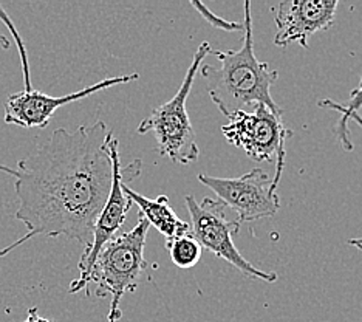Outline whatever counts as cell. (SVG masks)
Returning <instances> with one entry per match:
<instances>
[{"label": "cell", "mask_w": 362, "mask_h": 322, "mask_svg": "<svg viewBox=\"0 0 362 322\" xmlns=\"http://www.w3.org/2000/svg\"><path fill=\"white\" fill-rule=\"evenodd\" d=\"M104 121L73 130L56 129L50 139L11 169L19 208L14 219L25 223L27 234L5 248L0 258L36 236L67 237L84 250L93 241L113 180V164L105 147L109 135Z\"/></svg>", "instance_id": "1"}, {"label": "cell", "mask_w": 362, "mask_h": 322, "mask_svg": "<svg viewBox=\"0 0 362 322\" xmlns=\"http://www.w3.org/2000/svg\"><path fill=\"white\" fill-rule=\"evenodd\" d=\"M243 44L238 50H226L214 54L220 67L203 65L202 76L208 84L212 103L228 118L235 112H251L257 105H265L271 112L284 113L271 95V87L279 79V71L254 54V35L251 4L245 2Z\"/></svg>", "instance_id": "2"}, {"label": "cell", "mask_w": 362, "mask_h": 322, "mask_svg": "<svg viewBox=\"0 0 362 322\" xmlns=\"http://www.w3.org/2000/svg\"><path fill=\"white\" fill-rule=\"evenodd\" d=\"M211 52L212 47L209 42H202L199 45L178 92L168 103L155 107L149 117L139 122L136 129L139 135L152 134L158 147V154L166 156L172 163L189 164L199 160L200 156V147L197 143L191 120H189L186 103L197 74H200L203 61Z\"/></svg>", "instance_id": "3"}, {"label": "cell", "mask_w": 362, "mask_h": 322, "mask_svg": "<svg viewBox=\"0 0 362 322\" xmlns=\"http://www.w3.org/2000/svg\"><path fill=\"white\" fill-rule=\"evenodd\" d=\"M149 228V222L138 216V223L129 233L117 236L103 248L92 268L90 282L96 284V296L112 297L107 316L109 322H118L122 318L121 299L135 290L147 267L144 248Z\"/></svg>", "instance_id": "4"}, {"label": "cell", "mask_w": 362, "mask_h": 322, "mask_svg": "<svg viewBox=\"0 0 362 322\" xmlns=\"http://www.w3.org/2000/svg\"><path fill=\"white\" fill-rule=\"evenodd\" d=\"M186 208L191 216V234L202 250L216 254L221 260H226L235 267L242 275L260 279L263 282H277V272L263 271L243 258L234 243V236L240 233L242 222L235 214L217 198L204 197L202 203L194 195H186Z\"/></svg>", "instance_id": "5"}, {"label": "cell", "mask_w": 362, "mask_h": 322, "mask_svg": "<svg viewBox=\"0 0 362 322\" xmlns=\"http://www.w3.org/2000/svg\"><path fill=\"white\" fill-rule=\"evenodd\" d=\"M105 147L109 152L112 164H113V180L110 194L107 197V202L101 211L98 220L95 223L93 231V241L90 248L84 250L79 260V277L73 280L69 288V293H79L81 290H86V294L90 296L88 284H90V275H92V268L98 259V255L103 251V248L112 242L117 237L118 231L124 225L127 219V214L132 208L134 202L130 200L129 195L124 192V185L129 181H134L141 176L143 161L134 160L127 166H122L119 160L118 152V139L110 130L109 135L105 138Z\"/></svg>", "instance_id": "6"}, {"label": "cell", "mask_w": 362, "mask_h": 322, "mask_svg": "<svg viewBox=\"0 0 362 322\" xmlns=\"http://www.w3.org/2000/svg\"><path fill=\"white\" fill-rule=\"evenodd\" d=\"M225 138L233 146L256 161L273 163L276 160V177L271 180V197L277 195L285 166L286 139L293 130L286 127L284 113L271 112L265 105H257L251 112H235L228 117V124L221 127Z\"/></svg>", "instance_id": "7"}, {"label": "cell", "mask_w": 362, "mask_h": 322, "mask_svg": "<svg viewBox=\"0 0 362 322\" xmlns=\"http://www.w3.org/2000/svg\"><path fill=\"white\" fill-rule=\"evenodd\" d=\"M199 181L208 186L240 222H256L273 217L281 209L279 197H271V178L263 169H252L242 177L221 178L200 173Z\"/></svg>", "instance_id": "8"}, {"label": "cell", "mask_w": 362, "mask_h": 322, "mask_svg": "<svg viewBox=\"0 0 362 322\" xmlns=\"http://www.w3.org/2000/svg\"><path fill=\"white\" fill-rule=\"evenodd\" d=\"M139 79L138 73L132 74H122V76L107 78L93 86H88L86 88L79 90L75 93H69L65 96H48L37 90H31V92H22L13 93L6 98L5 103V122L6 124H16V126L25 127V129H45L48 121L52 120L54 112L61 107L67 105L70 103L81 101L90 95L101 92L115 86L129 84Z\"/></svg>", "instance_id": "9"}, {"label": "cell", "mask_w": 362, "mask_h": 322, "mask_svg": "<svg viewBox=\"0 0 362 322\" xmlns=\"http://www.w3.org/2000/svg\"><path fill=\"white\" fill-rule=\"evenodd\" d=\"M337 5V0H284L274 8V45L286 48L299 44L308 50L316 33L333 27Z\"/></svg>", "instance_id": "10"}, {"label": "cell", "mask_w": 362, "mask_h": 322, "mask_svg": "<svg viewBox=\"0 0 362 322\" xmlns=\"http://www.w3.org/2000/svg\"><path fill=\"white\" fill-rule=\"evenodd\" d=\"M124 192L129 195L132 202L138 205L139 208L138 216L144 217L147 222H149L151 226H155L158 229L164 236V238H166V242L172 241V238L191 234V225L177 216V212L172 209L168 195L147 198L141 194L135 192L134 189H130L126 185H124Z\"/></svg>", "instance_id": "11"}, {"label": "cell", "mask_w": 362, "mask_h": 322, "mask_svg": "<svg viewBox=\"0 0 362 322\" xmlns=\"http://www.w3.org/2000/svg\"><path fill=\"white\" fill-rule=\"evenodd\" d=\"M317 105L322 107V109H330V110H336L341 113V120L336 126V135H337V139H339V143H341L344 151L351 152L353 143L350 138V127H349L347 118H349V115L359 113V110L362 109V76H361L358 87L350 93L347 105L337 104L333 101V99H320Z\"/></svg>", "instance_id": "12"}, {"label": "cell", "mask_w": 362, "mask_h": 322, "mask_svg": "<svg viewBox=\"0 0 362 322\" xmlns=\"http://www.w3.org/2000/svg\"><path fill=\"white\" fill-rule=\"evenodd\" d=\"M170 259L181 270H189L195 267L202 259V246L195 241L192 234L181 236L166 242Z\"/></svg>", "instance_id": "13"}, {"label": "cell", "mask_w": 362, "mask_h": 322, "mask_svg": "<svg viewBox=\"0 0 362 322\" xmlns=\"http://www.w3.org/2000/svg\"><path fill=\"white\" fill-rule=\"evenodd\" d=\"M191 5L195 8L197 11H199L204 19L208 21V23H211L212 27H216L218 30H223V31H243V23H238V22H228L225 19L218 18L217 14H214L211 10H208V6L202 4V2H191Z\"/></svg>", "instance_id": "14"}, {"label": "cell", "mask_w": 362, "mask_h": 322, "mask_svg": "<svg viewBox=\"0 0 362 322\" xmlns=\"http://www.w3.org/2000/svg\"><path fill=\"white\" fill-rule=\"evenodd\" d=\"M0 19H2V21L5 22L8 30H10V31L13 33V35H14V40H16V44H18V50H19V54H21V59H22L23 78H25V92H31L33 87H31V79H30V67H28V57H27V53H25V45H23V42L21 40L19 33L16 31V28H14V23H13L11 19L8 18V16L5 14L2 6H0Z\"/></svg>", "instance_id": "15"}, {"label": "cell", "mask_w": 362, "mask_h": 322, "mask_svg": "<svg viewBox=\"0 0 362 322\" xmlns=\"http://www.w3.org/2000/svg\"><path fill=\"white\" fill-rule=\"evenodd\" d=\"M23 322H56V321L42 318V316H40L39 313H37V309H36V307H33V309H30V310H28V316H27V319L23 321Z\"/></svg>", "instance_id": "16"}, {"label": "cell", "mask_w": 362, "mask_h": 322, "mask_svg": "<svg viewBox=\"0 0 362 322\" xmlns=\"http://www.w3.org/2000/svg\"><path fill=\"white\" fill-rule=\"evenodd\" d=\"M349 245H351L353 248H356V250L362 251V237H353L347 242Z\"/></svg>", "instance_id": "17"}, {"label": "cell", "mask_w": 362, "mask_h": 322, "mask_svg": "<svg viewBox=\"0 0 362 322\" xmlns=\"http://www.w3.org/2000/svg\"><path fill=\"white\" fill-rule=\"evenodd\" d=\"M350 120L351 121H355L356 124H358V126L362 129V117H361V115L359 113H351V115H349V118H347V121L350 122Z\"/></svg>", "instance_id": "18"}, {"label": "cell", "mask_w": 362, "mask_h": 322, "mask_svg": "<svg viewBox=\"0 0 362 322\" xmlns=\"http://www.w3.org/2000/svg\"><path fill=\"white\" fill-rule=\"evenodd\" d=\"M10 40H8L5 36H2V35H0V47H2L4 50H8V48H10Z\"/></svg>", "instance_id": "19"}]
</instances>
